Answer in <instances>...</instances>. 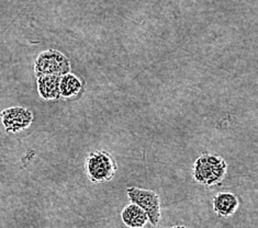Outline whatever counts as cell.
<instances>
[{
    "label": "cell",
    "instance_id": "obj_8",
    "mask_svg": "<svg viewBox=\"0 0 258 228\" xmlns=\"http://www.w3.org/2000/svg\"><path fill=\"white\" fill-rule=\"evenodd\" d=\"M121 218L123 224L128 228H143L149 223L146 213L134 203L122 209Z\"/></svg>",
    "mask_w": 258,
    "mask_h": 228
},
{
    "label": "cell",
    "instance_id": "obj_10",
    "mask_svg": "<svg viewBox=\"0 0 258 228\" xmlns=\"http://www.w3.org/2000/svg\"><path fill=\"white\" fill-rule=\"evenodd\" d=\"M168 228H187L186 226H182V225H176V226H171Z\"/></svg>",
    "mask_w": 258,
    "mask_h": 228
},
{
    "label": "cell",
    "instance_id": "obj_9",
    "mask_svg": "<svg viewBox=\"0 0 258 228\" xmlns=\"http://www.w3.org/2000/svg\"><path fill=\"white\" fill-rule=\"evenodd\" d=\"M60 97L72 98L77 96L82 91L83 84L76 75L74 73H66L60 77Z\"/></svg>",
    "mask_w": 258,
    "mask_h": 228
},
{
    "label": "cell",
    "instance_id": "obj_2",
    "mask_svg": "<svg viewBox=\"0 0 258 228\" xmlns=\"http://www.w3.org/2000/svg\"><path fill=\"white\" fill-rule=\"evenodd\" d=\"M86 174L94 183H103L114 177L118 166L114 158L108 151L97 150L90 153L86 158Z\"/></svg>",
    "mask_w": 258,
    "mask_h": 228
},
{
    "label": "cell",
    "instance_id": "obj_4",
    "mask_svg": "<svg viewBox=\"0 0 258 228\" xmlns=\"http://www.w3.org/2000/svg\"><path fill=\"white\" fill-rule=\"evenodd\" d=\"M128 199L139 205L146 213L149 221L153 226H157L162 217L161 199L154 191L131 187L126 189Z\"/></svg>",
    "mask_w": 258,
    "mask_h": 228
},
{
    "label": "cell",
    "instance_id": "obj_5",
    "mask_svg": "<svg viewBox=\"0 0 258 228\" xmlns=\"http://www.w3.org/2000/svg\"><path fill=\"white\" fill-rule=\"evenodd\" d=\"M2 121L8 133H19L28 128L33 121L31 111L22 107H12L2 112Z\"/></svg>",
    "mask_w": 258,
    "mask_h": 228
},
{
    "label": "cell",
    "instance_id": "obj_1",
    "mask_svg": "<svg viewBox=\"0 0 258 228\" xmlns=\"http://www.w3.org/2000/svg\"><path fill=\"white\" fill-rule=\"evenodd\" d=\"M227 171L225 160L219 155L202 154L196 159L192 167L194 180L205 187H213L224 180Z\"/></svg>",
    "mask_w": 258,
    "mask_h": 228
},
{
    "label": "cell",
    "instance_id": "obj_7",
    "mask_svg": "<svg viewBox=\"0 0 258 228\" xmlns=\"http://www.w3.org/2000/svg\"><path fill=\"white\" fill-rule=\"evenodd\" d=\"M60 77L44 75L38 77V91L44 100H56L60 98Z\"/></svg>",
    "mask_w": 258,
    "mask_h": 228
},
{
    "label": "cell",
    "instance_id": "obj_3",
    "mask_svg": "<svg viewBox=\"0 0 258 228\" xmlns=\"http://www.w3.org/2000/svg\"><path fill=\"white\" fill-rule=\"evenodd\" d=\"M34 70L36 77L44 75L62 77L71 71V63L64 54L51 48L39 55L35 60Z\"/></svg>",
    "mask_w": 258,
    "mask_h": 228
},
{
    "label": "cell",
    "instance_id": "obj_6",
    "mask_svg": "<svg viewBox=\"0 0 258 228\" xmlns=\"http://www.w3.org/2000/svg\"><path fill=\"white\" fill-rule=\"evenodd\" d=\"M213 211L220 217H231L239 206V200L232 192H219L212 199Z\"/></svg>",
    "mask_w": 258,
    "mask_h": 228
}]
</instances>
